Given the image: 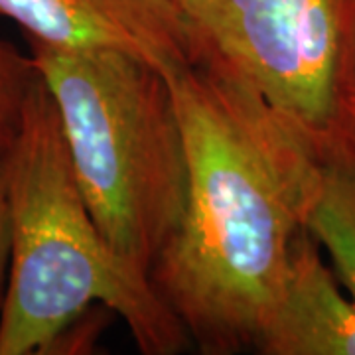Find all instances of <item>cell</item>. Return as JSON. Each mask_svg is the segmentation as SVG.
Masks as SVG:
<instances>
[{"label":"cell","instance_id":"obj_6","mask_svg":"<svg viewBox=\"0 0 355 355\" xmlns=\"http://www.w3.org/2000/svg\"><path fill=\"white\" fill-rule=\"evenodd\" d=\"M263 355H355V302L304 229L254 342Z\"/></svg>","mask_w":355,"mask_h":355},{"label":"cell","instance_id":"obj_1","mask_svg":"<svg viewBox=\"0 0 355 355\" xmlns=\"http://www.w3.org/2000/svg\"><path fill=\"white\" fill-rule=\"evenodd\" d=\"M166 77L188 193L150 282L202 354H241L254 349L306 229L322 158L202 44Z\"/></svg>","mask_w":355,"mask_h":355},{"label":"cell","instance_id":"obj_5","mask_svg":"<svg viewBox=\"0 0 355 355\" xmlns=\"http://www.w3.org/2000/svg\"><path fill=\"white\" fill-rule=\"evenodd\" d=\"M28 42L64 51H121L164 76L190 65L200 42L176 0H0Z\"/></svg>","mask_w":355,"mask_h":355},{"label":"cell","instance_id":"obj_2","mask_svg":"<svg viewBox=\"0 0 355 355\" xmlns=\"http://www.w3.org/2000/svg\"><path fill=\"white\" fill-rule=\"evenodd\" d=\"M8 162L10 263L0 355L51 352L93 304L123 318L142 354H178L190 338L153 282L123 265L103 239L40 76L26 97Z\"/></svg>","mask_w":355,"mask_h":355},{"label":"cell","instance_id":"obj_4","mask_svg":"<svg viewBox=\"0 0 355 355\" xmlns=\"http://www.w3.org/2000/svg\"><path fill=\"white\" fill-rule=\"evenodd\" d=\"M196 38L322 160L355 153V0H180Z\"/></svg>","mask_w":355,"mask_h":355},{"label":"cell","instance_id":"obj_7","mask_svg":"<svg viewBox=\"0 0 355 355\" xmlns=\"http://www.w3.org/2000/svg\"><path fill=\"white\" fill-rule=\"evenodd\" d=\"M306 229L331 261V270L355 302V153L322 160Z\"/></svg>","mask_w":355,"mask_h":355},{"label":"cell","instance_id":"obj_10","mask_svg":"<svg viewBox=\"0 0 355 355\" xmlns=\"http://www.w3.org/2000/svg\"><path fill=\"white\" fill-rule=\"evenodd\" d=\"M352 62H354V79H355V18H354V40H352Z\"/></svg>","mask_w":355,"mask_h":355},{"label":"cell","instance_id":"obj_8","mask_svg":"<svg viewBox=\"0 0 355 355\" xmlns=\"http://www.w3.org/2000/svg\"><path fill=\"white\" fill-rule=\"evenodd\" d=\"M36 76L30 58H24L6 42H0V142H12Z\"/></svg>","mask_w":355,"mask_h":355},{"label":"cell","instance_id":"obj_11","mask_svg":"<svg viewBox=\"0 0 355 355\" xmlns=\"http://www.w3.org/2000/svg\"><path fill=\"white\" fill-rule=\"evenodd\" d=\"M176 2H178V4H180V0H176Z\"/></svg>","mask_w":355,"mask_h":355},{"label":"cell","instance_id":"obj_3","mask_svg":"<svg viewBox=\"0 0 355 355\" xmlns=\"http://www.w3.org/2000/svg\"><path fill=\"white\" fill-rule=\"evenodd\" d=\"M28 44L103 239L123 265L150 280L188 193L186 142L168 77L121 51Z\"/></svg>","mask_w":355,"mask_h":355},{"label":"cell","instance_id":"obj_9","mask_svg":"<svg viewBox=\"0 0 355 355\" xmlns=\"http://www.w3.org/2000/svg\"><path fill=\"white\" fill-rule=\"evenodd\" d=\"M10 144L0 142V304L6 288L10 263Z\"/></svg>","mask_w":355,"mask_h":355}]
</instances>
